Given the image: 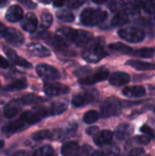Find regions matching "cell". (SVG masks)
<instances>
[{
  "label": "cell",
  "instance_id": "cell-1",
  "mask_svg": "<svg viewBox=\"0 0 155 156\" xmlns=\"http://www.w3.org/2000/svg\"><path fill=\"white\" fill-rule=\"evenodd\" d=\"M57 35L62 37L65 41L74 43L78 47L89 45L93 39V34L91 32L81 29H74L69 27H59L57 31Z\"/></svg>",
  "mask_w": 155,
  "mask_h": 156
},
{
  "label": "cell",
  "instance_id": "cell-2",
  "mask_svg": "<svg viewBox=\"0 0 155 156\" xmlns=\"http://www.w3.org/2000/svg\"><path fill=\"white\" fill-rule=\"evenodd\" d=\"M105 40L102 37L94 39L82 51V58L89 63H97L108 56V52L104 47Z\"/></svg>",
  "mask_w": 155,
  "mask_h": 156
},
{
  "label": "cell",
  "instance_id": "cell-3",
  "mask_svg": "<svg viewBox=\"0 0 155 156\" xmlns=\"http://www.w3.org/2000/svg\"><path fill=\"white\" fill-rule=\"evenodd\" d=\"M107 16V12L100 8L87 7L80 14V22L86 27H94L102 23Z\"/></svg>",
  "mask_w": 155,
  "mask_h": 156
},
{
  "label": "cell",
  "instance_id": "cell-4",
  "mask_svg": "<svg viewBox=\"0 0 155 156\" xmlns=\"http://www.w3.org/2000/svg\"><path fill=\"white\" fill-rule=\"evenodd\" d=\"M140 15V8L137 3H133L132 5L117 12V14L113 16L111 20V25L113 27H119L125 25L134 19L136 16Z\"/></svg>",
  "mask_w": 155,
  "mask_h": 156
},
{
  "label": "cell",
  "instance_id": "cell-5",
  "mask_svg": "<svg viewBox=\"0 0 155 156\" xmlns=\"http://www.w3.org/2000/svg\"><path fill=\"white\" fill-rule=\"evenodd\" d=\"M42 39H44L48 44H49L57 52H59L61 54H64L66 56H73L75 55L74 52L69 48L68 42L65 41L62 37H60L58 35H54L51 33H44L40 37Z\"/></svg>",
  "mask_w": 155,
  "mask_h": 156
},
{
  "label": "cell",
  "instance_id": "cell-6",
  "mask_svg": "<svg viewBox=\"0 0 155 156\" xmlns=\"http://www.w3.org/2000/svg\"><path fill=\"white\" fill-rule=\"evenodd\" d=\"M122 101L116 97L107 98L100 105V113L103 118L116 117L122 113Z\"/></svg>",
  "mask_w": 155,
  "mask_h": 156
},
{
  "label": "cell",
  "instance_id": "cell-7",
  "mask_svg": "<svg viewBox=\"0 0 155 156\" xmlns=\"http://www.w3.org/2000/svg\"><path fill=\"white\" fill-rule=\"evenodd\" d=\"M118 33H119V36L122 39L130 43H140L145 37L144 32L142 29L138 27H134L122 28L119 30Z\"/></svg>",
  "mask_w": 155,
  "mask_h": 156
},
{
  "label": "cell",
  "instance_id": "cell-8",
  "mask_svg": "<svg viewBox=\"0 0 155 156\" xmlns=\"http://www.w3.org/2000/svg\"><path fill=\"white\" fill-rule=\"evenodd\" d=\"M98 97H99V92L96 90H90L74 95L71 102L74 107H81L93 102L98 99Z\"/></svg>",
  "mask_w": 155,
  "mask_h": 156
},
{
  "label": "cell",
  "instance_id": "cell-9",
  "mask_svg": "<svg viewBox=\"0 0 155 156\" xmlns=\"http://www.w3.org/2000/svg\"><path fill=\"white\" fill-rule=\"evenodd\" d=\"M37 75L45 81L49 82L52 80H57L60 78V73L59 71L48 64H39L37 66Z\"/></svg>",
  "mask_w": 155,
  "mask_h": 156
},
{
  "label": "cell",
  "instance_id": "cell-10",
  "mask_svg": "<svg viewBox=\"0 0 155 156\" xmlns=\"http://www.w3.org/2000/svg\"><path fill=\"white\" fill-rule=\"evenodd\" d=\"M109 73L110 72L107 69L101 68V69H99L98 70H96L94 73L89 74L86 77L80 79L79 82L81 85H92V84H95L97 82L106 80L109 77Z\"/></svg>",
  "mask_w": 155,
  "mask_h": 156
},
{
  "label": "cell",
  "instance_id": "cell-11",
  "mask_svg": "<svg viewBox=\"0 0 155 156\" xmlns=\"http://www.w3.org/2000/svg\"><path fill=\"white\" fill-rule=\"evenodd\" d=\"M44 91L48 96H59L63 94H67L69 92V88L62 83H52L48 82L44 85Z\"/></svg>",
  "mask_w": 155,
  "mask_h": 156
},
{
  "label": "cell",
  "instance_id": "cell-12",
  "mask_svg": "<svg viewBox=\"0 0 155 156\" xmlns=\"http://www.w3.org/2000/svg\"><path fill=\"white\" fill-rule=\"evenodd\" d=\"M4 37H5V40L8 44L12 45V46H16V47L20 46L25 40L23 34L20 31H18L13 27L6 28Z\"/></svg>",
  "mask_w": 155,
  "mask_h": 156
},
{
  "label": "cell",
  "instance_id": "cell-13",
  "mask_svg": "<svg viewBox=\"0 0 155 156\" xmlns=\"http://www.w3.org/2000/svg\"><path fill=\"white\" fill-rule=\"evenodd\" d=\"M28 125L26 123V122L23 120V118L20 116L16 121H13L9 123H7L5 126L3 127V133L6 135H11L13 133H18L21 130H24Z\"/></svg>",
  "mask_w": 155,
  "mask_h": 156
},
{
  "label": "cell",
  "instance_id": "cell-14",
  "mask_svg": "<svg viewBox=\"0 0 155 156\" xmlns=\"http://www.w3.org/2000/svg\"><path fill=\"white\" fill-rule=\"evenodd\" d=\"M3 49H4V52L5 53V55L7 56V58L16 65L17 66H20V67H23V68H26V69H31L32 68V65L31 63H29L28 61L23 59L22 58H20L16 53V51H14L12 48H10L9 47H6V46H4L3 47Z\"/></svg>",
  "mask_w": 155,
  "mask_h": 156
},
{
  "label": "cell",
  "instance_id": "cell-15",
  "mask_svg": "<svg viewBox=\"0 0 155 156\" xmlns=\"http://www.w3.org/2000/svg\"><path fill=\"white\" fill-rule=\"evenodd\" d=\"M68 108V101L65 99L54 101L48 107H46L48 116H55L63 113Z\"/></svg>",
  "mask_w": 155,
  "mask_h": 156
},
{
  "label": "cell",
  "instance_id": "cell-16",
  "mask_svg": "<svg viewBox=\"0 0 155 156\" xmlns=\"http://www.w3.org/2000/svg\"><path fill=\"white\" fill-rule=\"evenodd\" d=\"M131 81V77L128 73L126 72H122V71H117L112 73L110 78H109V82L112 86L120 87L128 84Z\"/></svg>",
  "mask_w": 155,
  "mask_h": 156
},
{
  "label": "cell",
  "instance_id": "cell-17",
  "mask_svg": "<svg viewBox=\"0 0 155 156\" xmlns=\"http://www.w3.org/2000/svg\"><path fill=\"white\" fill-rule=\"evenodd\" d=\"M21 27L24 30L29 33L36 31L37 27V18L33 13L26 14L21 20Z\"/></svg>",
  "mask_w": 155,
  "mask_h": 156
},
{
  "label": "cell",
  "instance_id": "cell-18",
  "mask_svg": "<svg viewBox=\"0 0 155 156\" xmlns=\"http://www.w3.org/2000/svg\"><path fill=\"white\" fill-rule=\"evenodd\" d=\"M23 104L21 103L20 100H14V101H9L5 107H4V110H3V113L4 115L5 116V118H8V119H11L13 117H15L19 112H20V109H21V106Z\"/></svg>",
  "mask_w": 155,
  "mask_h": 156
},
{
  "label": "cell",
  "instance_id": "cell-19",
  "mask_svg": "<svg viewBox=\"0 0 155 156\" xmlns=\"http://www.w3.org/2000/svg\"><path fill=\"white\" fill-rule=\"evenodd\" d=\"M26 49L27 51L35 56V57H41V58H45V57H48L50 56V51L48 48H47L45 46L37 44V43H30L26 46Z\"/></svg>",
  "mask_w": 155,
  "mask_h": 156
},
{
  "label": "cell",
  "instance_id": "cell-20",
  "mask_svg": "<svg viewBox=\"0 0 155 156\" xmlns=\"http://www.w3.org/2000/svg\"><path fill=\"white\" fill-rule=\"evenodd\" d=\"M24 17L23 16V9L16 5H11L6 13H5V18L7 21L11 22V23H16L18 22L20 20H22V18Z\"/></svg>",
  "mask_w": 155,
  "mask_h": 156
},
{
  "label": "cell",
  "instance_id": "cell-21",
  "mask_svg": "<svg viewBox=\"0 0 155 156\" xmlns=\"http://www.w3.org/2000/svg\"><path fill=\"white\" fill-rule=\"evenodd\" d=\"M133 133V127L127 123H121L114 131V136L117 140L122 141L130 137Z\"/></svg>",
  "mask_w": 155,
  "mask_h": 156
},
{
  "label": "cell",
  "instance_id": "cell-22",
  "mask_svg": "<svg viewBox=\"0 0 155 156\" xmlns=\"http://www.w3.org/2000/svg\"><path fill=\"white\" fill-rule=\"evenodd\" d=\"M113 137L112 132L110 130H103L100 132H98L93 138L94 144L98 146H102L105 144H108L111 142Z\"/></svg>",
  "mask_w": 155,
  "mask_h": 156
},
{
  "label": "cell",
  "instance_id": "cell-23",
  "mask_svg": "<svg viewBox=\"0 0 155 156\" xmlns=\"http://www.w3.org/2000/svg\"><path fill=\"white\" fill-rule=\"evenodd\" d=\"M122 93L128 98H141L145 96L146 90L143 86H132L124 88Z\"/></svg>",
  "mask_w": 155,
  "mask_h": 156
},
{
  "label": "cell",
  "instance_id": "cell-24",
  "mask_svg": "<svg viewBox=\"0 0 155 156\" xmlns=\"http://www.w3.org/2000/svg\"><path fill=\"white\" fill-rule=\"evenodd\" d=\"M126 65L131 66L133 69H135L137 70H142V71L155 69V64L153 63L137 60V59H130V60L126 61Z\"/></svg>",
  "mask_w": 155,
  "mask_h": 156
},
{
  "label": "cell",
  "instance_id": "cell-25",
  "mask_svg": "<svg viewBox=\"0 0 155 156\" xmlns=\"http://www.w3.org/2000/svg\"><path fill=\"white\" fill-rule=\"evenodd\" d=\"M79 152V144L76 142H68L61 147L63 156H76Z\"/></svg>",
  "mask_w": 155,
  "mask_h": 156
},
{
  "label": "cell",
  "instance_id": "cell-26",
  "mask_svg": "<svg viewBox=\"0 0 155 156\" xmlns=\"http://www.w3.org/2000/svg\"><path fill=\"white\" fill-rule=\"evenodd\" d=\"M77 129H78V125H77L76 122H72V123L69 124L68 126H66L63 129H58V133H59L58 140L62 141V140H64L66 138L73 136L76 133Z\"/></svg>",
  "mask_w": 155,
  "mask_h": 156
},
{
  "label": "cell",
  "instance_id": "cell-27",
  "mask_svg": "<svg viewBox=\"0 0 155 156\" xmlns=\"http://www.w3.org/2000/svg\"><path fill=\"white\" fill-rule=\"evenodd\" d=\"M109 48L113 50V51H116L118 53H122V54H126V55H129V54H132L133 52V48L123 44V43H121V42H116V43H112V44H110L109 45Z\"/></svg>",
  "mask_w": 155,
  "mask_h": 156
},
{
  "label": "cell",
  "instance_id": "cell-28",
  "mask_svg": "<svg viewBox=\"0 0 155 156\" xmlns=\"http://www.w3.org/2000/svg\"><path fill=\"white\" fill-rule=\"evenodd\" d=\"M32 139L35 141H42V140H55V133L54 130L49 131V130H41L38 132H36L32 134Z\"/></svg>",
  "mask_w": 155,
  "mask_h": 156
},
{
  "label": "cell",
  "instance_id": "cell-29",
  "mask_svg": "<svg viewBox=\"0 0 155 156\" xmlns=\"http://www.w3.org/2000/svg\"><path fill=\"white\" fill-rule=\"evenodd\" d=\"M27 86V83L25 80H16L11 82L10 84L6 85L4 90L7 91H12V90H23L26 89Z\"/></svg>",
  "mask_w": 155,
  "mask_h": 156
},
{
  "label": "cell",
  "instance_id": "cell-30",
  "mask_svg": "<svg viewBox=\"0 0 155 156\" xmlns=\"http://www.w3.org/2000/svg\"><path fill=\"white\" fill-rule=\"evenodd\" d=\"M134 2H129V1H112L110 3V8L111 11L119 12L130 5H132Z\"/></svg>",
  "mask_w": 155,
  "mask_h": 156
},
{
  "label": "cell",
  "instance_id": "cell-31",
  "mask_svg": "<svg viewBox=\"0 0 155 156\" xmlns=\"http://www.w3.org/2000/svg\"><path fill=\"white\" fill-rule=\"evenodd\" d=\"M57 17L63 22H72L75 19V16L68 9H60L57 12Z\"/></svg>",
  "mask_w": 155,
  "mask_h": 156
},
{
  "label": "cell",
  "instance_id": "cell-32",
  "mask_svg": "<svg viewBox=\"0 0 155 156\" xmlns=\"http://www.w3.org/2000/svg\"><path fill=\"white\" fill-rule=\"evenodd\" d=\"M154 48H142L133 50L132 55L136 56V57H140V58H152L154 54Z\"/></svg>",
  "mask_w": 155,
  "mask_h": 156
},
{
  "label": "cell",
  "instance_id": "cell-33",
  "mask_svg": "<svg viewBox=\"0 0 155 156\" xmlns=\"http://www.w3.org/2000/svg\"><path fill=\"white\" fill-rule=\"evenodd\" d=\"M53 21V17L51 16V14L49 12H44L41 15V20H40V27L42 30H46L48 29Z\"/></svg>",
  "mask_w": 155,
  "mask_h": 156
},
{
  "label": "cell",
  "instance_id": "cell-34",
  "mask_svg": "<svg viewBox=\"0 0 155 156\" xmlns=\"http://www.w3.org/2000/svg\"><path fill=\"white\" fill-rule=\"evenodd\" d=\"M33 156H57L55 150L49 146V145H45L40 147L39 149H37Z\"/></svg>",
  "mask_w": 155,
  "mask_h": 156
},
{
  "label": "cell",
  "instance_id": "cell-35",
  "mask_svg": "<svg viewBox=\"0 0 155 156\" xmlns=\"http://www.w3.org/2000/svg\"><path fill=\"white\" fill-rule=\"evenodd\" d=\"M99 118H100L99 112H96V111L91 110V111L87 112L84 114V116H83V121H84V122L87 123V124H91V123L96 122L99 120Z\"/></svg>",
  "mask_w": 155,
  "mask_h": 156
},
{
  "label": "cell",
  "instance_id": "cell-36",
  "mask_svg": "<svg viewBox=\"0 0 155 156\" xmlns=\"http://www.w3.org/2000/svg\"><path fill=\"white\" fill-rule=\"evenodd\" d=\"M19 100L23 105H30V104L37 103L39 101H43L42 98H39V97L36 96L35 94H26V96H24L23 98H21Z\"/></svg>",
  "mask_w": 155,
  "mask_h": 156
},
{
  "label": "cell",
  "instance_id": "cell-37",
  "mask_svg": "<svg viewBox=\"0 0 155 156\" xmlns=\"http://www.w3.org/2000/svg\"><path fill=\"white\" fill-rule=\"evenodd\" d=\"M139 8L143 9L147 14H153L155 12V1H143L137 3Z\"/></svg>",
  "mask_w": 155,
  "mask_h": 156
},
{
  "label": "cell",
  "instance_id": "cell-38",
  "mask_svg": "<svg viewBox=\"0 0 155 156\" xmlns=\"http://www.w3.org/2000/svg\"><path fill=\"white\" fill-rule=\"evenodd\" d=\"M102 151V154L103 156H119L120 154V149L117 146H111L108 147Z\"/></svg>",
  "mask_w": 155,
  "mask_h": 156
},
{
  "label": "cell",
  "instance_id": "cell-39",
  "mask_svg": "<svg viewBox=\"0 0 155 156\" xmlns=\"http://www.w3.org/2000/svg\"><path fill=\"white\" fill-rule=\"evenodd\" d=\"M92 148L90 145L85 144L84 146H82L81 150L78 152L76 156H91L92 154Z\"/></svg>",
  "mask_w": 155,
  "mask_h": 156
},
{
  "label": "cell",
  "instance_id": "cell-40",
  "mask_svg": "<svg viewBox=\"0 0 155 156\" xmlns=\"http://www.w3.org/2000/svg\"><path fill=\"white\" fill-rule=\"evenodd\" d=\"M90 72V69L88 67H82L80 69H79L78 70L75 71V75L77 77H79L80 79L86 77L87 75H89V73Z\"/></svg>",
  "mask_w": 155,
  "mask_h": 156
},
{
  "label": "cell",
  "instance_id": "cell-41",
  "mask_svg": "<svg viewBox=\"0 0 155 156\" xmlns=\"http://www.w3.org/2000/svg\"><path fill=\"white\" fill-rule=\"evenodd\" d=\"M141 132L145 133L146 135H148L150 138H153L155 137V133L154 131L147 124H143L142 127H141Z\"/></svg>",
  "mask_w": 155,
  "mask_h": 156
},
{
  "label": "cell",
  "instance_id": "cell-42",
  "mask_svg": "<svg viewBox=\"0 0 155 156\" xmlns=\"http://www.w3.org/2000/svg\"><path fill=\"white\" fill-rule=\"evenodd\" d=\"M144 154V149L143 148H134L132 149L130 153L128 156H142Z\"/></svg>",
  "mask_w": 155,
  "mask_h": 156
},
{
  "label": "cell",
  "instance_id": "cell-43",
  "mask_svg": "<svg viewBox=\"0 0 155 156\" xmlns=\"http://www.w3.org/2000/svg\"><path fill=\"white\" fill-rule=\"evenodd\" d=\"M135 142H137L138 144H148L151 141V138H148V137H144V136H136L134 138Z\"/></svg>",
  "mask_w": 155,
  "mask_h": 156
},
{
  "label": "cell",
  "instance_id": "cell-44",
  "mask_svg": "<svg viewBox=\"0 0 155 156\" xmlns=\"http://www.w3.org/2000/svg\"><path fill=\"white\" fill-rule=\"evenodd\" d=\"M84 4V1H76V0H73V1H69L67 3L68 6L69 8H78L81 5Z\"/></svg>",
  "mask_w": 155,
  "mask_h": 156
},
{
  "label": "cell",
  "instance_id": "cell-45",
  "mask_svg": "<svg viewBox=\"0 0 155 156\" xmlns=\"http://www.w3.org/2000/svg\"><path fill=\"white\" fill-rule=\"evenodd\" d=\"M98 132H99V128L97 126H91L86 130V133L89 135H95Z\"/></svg>",
  "mask_w": 155,
  "mask_h": 156
},
{
  "label": "cell",
  "instance_id": "cell-46",
  "mask_svg": "<svg viewBox=\"0 0 155 156\" xmlns=\"http://www.w3.org/2000/svg\"><path fill=\"white\" fill-rule=\"evenodd\" d=\"M9 67V62L4 57L0 55V68L1 69H7Z\"/></svg>",
  "mask_w": 155,
  "mask_h": 156
},
{
  "label": "cell",
  "instance_id": "cell-47",
  "mask_svg": "<svg viewBox=\"0 0 155 156\" xmlns=\"http://www.w3.org/2000/svg\"><path fill=\"white\" fill-rule=\"evenodd\" d=\"M22 5H24L26 8H35L36 7V4L32 1H26V0H23V1H19Z\"/></svg>",
  "mask_w": 155,
  "mask_h": 156
},
{
  "label": "cell",
  "instance_id": "cell-48",
  "mask_svg": "<svg viewBox=\"0 0 155 156\" xmlns=\"http://www.w3.org/2000/svg\"><path fill=\"white\" fill-rule=\"evenodd\" d=\"M5 31H6V27H5L2 23H0V37H4Z\"/></svg>",
  "mask_w": 155,
  "mask_h": 156
},
{
  "label": "cell",
  "instance_id": "cell-49",
  "mask_svg": "<svg viewBox=\"0 0 155 156\" xmlns=\"http://www.w3.org/2000/svg\"><path fill=\"white\" fill-rule=\"evenodd\" d=\"M14 156H27V154L25 151H18L14 154Z\"/></svg>",
  "mask_w": 155,
  "mask_h": 156
},
{
  "label": "cell",
  "instance_id": "cell-50",
  "mask_svg": "<svg viewBox=\"0 0 155 156\" xmlns=\"http://www.w3.org/2000/svg\"><path fill=\"white\" fill-rule=\"evenodd\" d=\"M53 4H54L55 6H62L65 3L62 2V1H57V2H54Z\"/></svg>",
  "mask_w": 155,
  "mask_h": 156
},
{
  "label": "cell",
  "instance_id": "cell-51",
  "mask_svg": "<svg viewBox=\"0 0 155 156\" xmlns=\"http://www.w3.org/2000/svg\"><path fill=\"white\" fill-rule=\"evenodd\" d=\"M4 144H5V143H4V141H1V140H0V149H1V148H3V146H4Z\"/></svg>",
  "mask_w": 155,
  "mask_h": 156
},
{
  "label": "cell",
  "instance_id": "cell-52",
  "mask_svg": "<svg viewBox=\"0 0 155 156\" xmlns=\"http://www.w3.org/2000/svg\"><path fill=\"white\" fill-rule=\"evenodd\" d=\"M147 156H149V155H147Z\"/></svg>",
  "mask_w": 155,
  "mask_h": 156
}]
</instances>
